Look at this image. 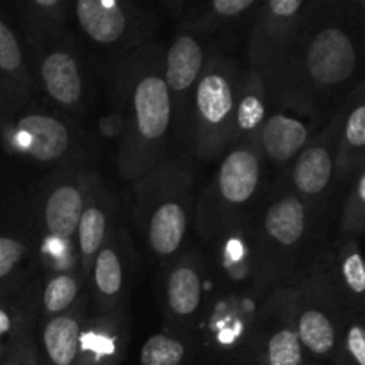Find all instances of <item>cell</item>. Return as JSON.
<instances>
[{"mask_svg": "<svg viewBox=\"0 0 365 365\" xmlns=\"http://www.w3.org/2000/svg\"><path fill=\"white\" fill-rule=\"evenodd\" d=\"M351 14L341 4L309 2L285 48L259 70L269 106L319 120L331 100L351 84L362 59Z\"/></svg>", "mask_w": 365, "mask_h": 365, "instance_id": "6da1fadb", "label": "cell"}, {"mask_svg": "<svg viewBox=\"0 0 365 365\" xmlns=\"http://www.w3.org/2000/svg\"><path fill=\"white\" fill-rule=\"evenodd\" d=\"M163 71L164 46L150 39L123 53L114 68L118 171L128 182L141 178L168 157L173 110Z\"/></svg>", "mask_w": 365, "mask_h": 365, "instance_id": "7a4b0ae2", "label": "cell"}, {"mask_svg": "<svg viewBox=\"0 0 365 365\" xmlns=\"http://www.w3.org/2000/svg\"><path fill=\"white\" fill-rule=\"evenodd\" d=\"M134 217L150 252L170 262L195 221V168L189 155H168L134 182Z\"/></svg>", "mask_w": 365, "mask_h": 365, "instance_id": "3957f363", "label": "cell"}, {"mask_svg": "<svg viewBox=\"0 0 365 365\" xmlns=\"http://www.w3.org/2000/svg\"><path fill=\"white\" fill-rule=\"evenodd\" d=\"M264 164L257 139L235 143L225 152L212 180L195 202L196 230L205 241H216L253 216L252 207L262 187Z\"/></svg>", "mask_w": 365, "mask_h": 365, "instance_id": "277c9868", "label": "cell"}, {"mask_svg": "<svg viewBox=\"0 0 365 365\" xmlns=\"http://www.w3.org/2000/svg\"><path fill=\"white\" fill-rule=\"evenodd\" d=\"M316 207L292 191L274 196L255 217V252L259 266L257 294L292 285L302 273L303 253L309 248L312 212Z\"/></svg>", "mask_w": 365, "mask_h": 365, "instance_id": "5b68a950", "label": "cell"}, {"mask_svg": "<svg viewBox=\"0 0 365 365\" xmlns=\"http://www.w3.org/2000/svg\"><path fill=\"white\" fill-rule=\"evenodd\" d=\"M242 77L237 61L214 53L196 84L184 143L203 163L220 159L232 146Z\"/></svg>", "mask_w": 365, "mask_h": 365, "instance_id": "8992f818", "label": "cell"}, {"mask_svg": "<svg viewBox=\"0 0 365 365\" xmlns=\"http://www.w3.org/2000/svg\"><path fill=\"white\" fill-rule=\"evenodd\" d=\"M294 323L305 351L317 360H328L337 351L342 330L351 312L335 285L331 266L317 259L292 284Z\"/></svg>", "mask_w": 365, "mask_h": 365, "instance_id": "52a82bcc", "label": "cell"}, {"mask_svg": "<svg viewBox=\"0 0 365 365\" xmlns=\"http://www.w3.org/2000/svg\"><path fill=\"white\" fill-rule=\"evenodd\" d=\"M32 77L53 103L78 110L86 98V70L73 38L66 32L29 43Z\"/></svg>", "mask_w": 365, "mask_h": 365, "instance_id": "ba28073f", "label": "cell"}, {"mask_svg": "<svg viewBox=\"0 0 365 365\" xmlns=\"http://www.w3.org/2000/svg\"><path fill=\"white\" fill-rule=\"evenodd\" d=\"M91 170L63 168L39 184L34 216L45 241L73 242Z\"/></svg>", "mask_w": 365, "mask_h": 365, "instance_id": "9c48e42d", "label": "cell"}, {"mask_svg": "<svg viewBox=\"0 0 365 365\" xmlns=\"http://www.w3.org/2000/svg\"><path fill=\"white\" fill-rule=\"evenodd\" d=\"M0 135L6 150L36 163H59L73 148V132L63 118L46 110H20L0 121Z\"/></svg>", "mask_w": 365, "mask_h": 365, "instance_id": "30bf717a", "label": "cell"}, {"mask_svg": "<svg viewBox=\"0 0 365 365\" xmlns=\"http://www.w3.org/2000/svg\"><path fill=\"white\" fill-rule=\"evenodd\" d=\"M71 16L84 38L100 48L123 45L125 53H128L148 41L146 16L130 2L78 0L71 4Z\"/></svg>", "mask_w": 365, "mask_h": 365, "instance_id": "8fae6325", "label": "cell"}, {"mask_svg": "<svg viewBox=\"0 0 365 365\" xmlns=\"http://www.w3.org/2000/svg\"><path fill=\"white\" fill-rule=\"evenodd\" d=\"M212 56L209 43L203 41V36L189 31L178 32L170 46L164 48L163 75L171 100L173 128L182 141H185L187 134L192 93Z\"/></svg>", "mask_w": 365, "mask_h": 365, "instance_id": "7c38bea8", "label": "cell"}, {"mask_svg": "<svg viewBox=\"0 0 365 365\" xmlns=\"http://www.w3.org/2000/svg\"><path fill=\"white\" fill-rule=\"evenodd\" d=\"M344 103L331 114L323 130L310 138L305 148L292 160V192L303 202L316 207L330 195L335 182V157H337L339 134L344 120Z\"/></svg>", "mask_w": 365, "mask_h": 365, "instance_id": "4fadbf2b", "label": "cell"}, {"mask_svg": "<svg viewBox=\"0 0 365 365\" xmlns=\"http://www.w3.org/2000/svg\"><path fill=\"white\" fill-rule=\"evenodd\" d=\"M257 328L264 365H307L294 323L292 285H282L267 292Z\"/></svg>", "mask_w": 365, "mask_h": 365, "instance_id": "5bb4252c", "label": "cell"}, {"mask_svg": "<svg viewBox=\"0 0 365 365\" xmlns=\"http://www.w3.org/2000/svg\"><path fill=\"white\" fill-rule=\"evenodd\" d=\"M307 6V0H269L259 4L246 43L250 68L264 70L277 59L298 29Z\"/></svg>", "mask_w": 365, "mask_h": 365, "instance_id": "9a60e30c", "label": "cell"}, {"mask_svg": "<svg viewBox=\"0 0 365 365\" xmlns=\"http://www.w3.org/2000/svg\"><path fill=\"white\" fill-rule=\"evenodd\" d=\"M134 250L125 227L116 225L106 245L98 250L86 284L91 287V302L96 312L114 310L125 305V292L132 271Z\"/></svg>", "mask_w": 365, "mask_h": 365, "instance_id": "2e32d148", "label": "cell"}, {"mask_svg": "<svg viewBox=\"0 0 365 365\" xmlns=\"http://www.w3.org/2000/svg\"><path fill=\"white\" fill-rule=\"evenodd\" d=\"M116 200L102 182V178L91 171L86 192L84 207L75 232V252H77L78 269L84 280L88 278L91 264L98 250L106 245L116 227Z\"/></svg>", "mask_w": 365, "mask_h": 365, "instance_id": "e0dca14e", "label": "cell"}, {"mask_svg": "<svg viewBox=\"0 0 365 365\" xmlns=\"http://www.w3.org/2000/svg\"><path fill=\"white\" fill-rule=\"evenodd\" d=\"M38 86L16 32L0 16V121L32 106Z\"/></svg>", "mask_w": 365, "mask_h": 365, "instance_id": "ac0fdd59", "label": "cell"}, {"mask_svg": "<svg viewBox=\"0 0 365 365\" xmlns=\"http://www.w3.org/2000/svg\"><path fill=\"white\" fill-rule=\"evenodd\" d=\"M205 264L198 252L182 253L168 262L164 274V310L175 330L189 327L203 302Z\"/></svg>", "mask_w": 365, "mask_h": 365, "instance_id": "d6986e66", "label": "cell"}, {"mask_svg": "<svg viewBox=\"0 0 365 365\" xmlns=\"http://www.w3.org/2000/svg\"><path fill=\"white\" fill-rule=\"evenodd\" d=\"M130 341L127 307L88 314L81 334L77 365H120Z\"/></svg>", "mask_w": 365, "mask_h": 365, "instance_id": "ffe728a7", "label": "cell"}, {"mask_svg": "<svg viewBox=\"0 0 365 365\" xmlns=\"http://www.w3.org/2000/svg\"><path fill=\"white\" fill-rule=\"evenodd\" d=\"M89 296L81 299L61 316L45 319L39 337H36L39 365H77L81 334L89 314Z\"/></svg>", "mask_w": 365, "mask_h": 365, "instance_id": "44dd1931", "label": "cell"}, {"mask_svg": "<svg viewBox=\"0 0 365 365\" xmlns=\"http://www.w3.org/2000/svg\"><path fill=\"white\" fill-rule=\"evenodd\" d=\"M312 138V128L303 118L291 116L285 110L274 109L267 114L257 134L264 163L274 166L292 163Z\"/></svg>", "mask_w": 365, "mask_h": 365, "instance_id": "7402d4cb", "label": "cell"}, {"mask_svg": "<svg viewBox=\"0 0 365 365\" xmlns=\"http://www.w3.org/2000/svg\"><path fill=\"white\" fill-rule=\"evenodd\" d=\"M344 120L335 157V182L346 184L365 168L364 84H359L344 102Z\"/></svg>", "mask_w": 365, "mask_h": 365, "instance_id": "603a6c76", "label": "cell"}, {"mask_svg": "<svg viewBox=\"0 0 365 365\" xmlns=\"http://www.w3.org/2000/svg\"><path fill=\"white\" fill-rule=\"evenodd\" d=\"M220 257L223 260V269L235 284L248 285L257 292L259 284V266L255 252V217L220 235ZM214 242V241H212Z\"/></svg>", "mask_w": 365, "mask_h": 365, "instance_id": "cb8c5ba5", "label": "cell"}, {"mask_svg": "<svg viewBox=\"0 0 365 365\" xmlns=\"http://www.w3.org/2000/svg\"><path fill=\"white\" fill-rule=\"evenodd\" d=\"M269 98H267L266 82H264L262 73L255 68L245 70L237 109H235L232 145L257 139V134H259L264 120L269 114Z\"/></svg>", "mask_w": 365, "mask_h": 365, "instance_id": "d4e9b609", "label": "cell"}, {"mask_svg": "<svg viewBox=\"0 0 365 365\" xmlns=\"http://www.w3.org/2000/svg\"><path fill=\"white\" fill-rule=\"evenodd\" d=\"M335 285L342 296V302L349 312L360 316L364 309L365 292V266L356 239H346L339 246L335 264L331 266Z\"/></svg>", "mask_w": 365, "mask_h": 365, "instance_id": "484cf974", "label": "cell"}, {"mask_svg": "<svg viewBox=\"0 0 365 365\" xmlns=\"http://www.w3.org/2000/svg\"><path fill=\"white\" fill-rule=\"evenodd\" d=\"M27 43L43 41L66 32L71 4L64 0H29L16 6Z\"/></svg>", "mask_w": 365, "mask_h": 365, "instance_id": "4316f807", "label": "cell"}, {"mask_svg": "<svg viewBox=\"0 0 365 365\" xmlns=\"http://www.w3.org/2000/svg\"><path fill=\"white\" fill-rule=\"evenodd\" d=\"M257 7V0H214L207 4H195L182 21V31L195 32L198 36L210 34L234 24Z\"/></svg>", "mask_w": 365, "mask_h": 365, "instance_id": "83f0119b", "label": "cell"}, {"mask_svg": "<svg viewBox=\"0 0 365 365\" xmlns=\"http://www.w3.org/2000/svg\"><path fill=\"white\" fill-rule=\"evenodd\" d=\"M86 280L81 269L53 271L48 274L45 285L41 289L39 298V310L45 319L61 316L73 309L75 303L84 294Z\"/></svg>", "mask_w": 365, "mask_h": 365, "instance_id": "f1b7e54d", "label": "cell"}, {"mask_svg": "<svg viewBox=\"0 0 365 365\" xmlns=\"http://www.w3.org/2000/svg\"><path fill=\"white\" fill-rule=\"evenodd\" d=\"M349 191L346 195L341 216L342 241L356 239L362 235L365 228V168L349 180Z\"/></svg>", "mask_w": 365, "mask_h": 365, "instance_id": "f546056e", "label": "cell"}, {"mask_svg": "<svg viewBox=\"0 0 365 365\" xmlns=\"http://www.w3.org/2000/svg\"><path fill=\"white\" fill-rule=\"evenodd\" d=\"M185 360V344L168 334L146 339L139 355V365H180Z\"/></svg>", "mask_w": 365, "mask_h": 365, "instance_id": "4dcf8cb0", "label": "cell"}, {"mask_svg": "<svg viewBox=\"0 0 365 365\" xmlns=\"http://www.w3.org/2000/svg\"><path fill=\"white\" fill-rule=\"evenodd\" d=\"M29 259V245L14 235L0 234V291L18 287V274Z\"/></svg>", "mask_w": 365, "mask_h": 365, "instance_id": "1f68e13d", "label": "cell"}, {"mask_svg": "<svg viewBox=\"0 0 365 365\" xmlns=\"http://www.w3.org/2000/svg\"><path fill=\"white\" fill-rule=\"evenodd\" d=\"M0 365H39L34 321L25 323L20 330H16L7 339Z\"/></svg>", "mask_w": 365, "mask_h": 365, "instance_id": "d6a6232c", "label": "cell"}, {"mask_svg": "<svg viewBox=\"0 0 365 365\" xmlns=\"http://www.w3.org/2000/svg\"><path fill=\"white\" fill-rule=\"evenodd\" d=\"M334 359L337 365H365V331L360 316L349 317L344 324Z\"/></svg>", "mask_w": 365, "mask_h": 365, "instance_id": "836d02e7", "label": "cell"}, {"mask_svg": "<svg viewBox=\"0 0 365 365\" xmlns=\"http://www.w3.org/2000/svg\"><path fill=\"white\" fill-rule=\"evenodd\" d=\"M4 348H6V344H4V342L0 341V360H2V355H4Z\"/></svg>", "mask_w": 365, "mask_h": 365, "instance_id": "e575fe53", "label": "cell"}]
</instances>
